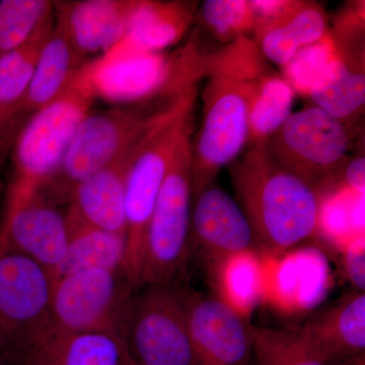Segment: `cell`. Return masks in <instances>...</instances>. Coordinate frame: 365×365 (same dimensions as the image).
Here are the masks:
<instances>
[{"label":"cell","instance_id":"obj_1","mask_svg":"<svg viewBox=\"0 0 365 365\" xmlns=\"http://www.w3.org/2000/svg\"><path fill=\"white\" fill-rule=\"evenodd\" d=\"M230 174L259 244L279 253L318 230L323 202L319 190L281 167L266 146L249 148Z\"/></svg>","mask_w":365,"mask_h":365},{"label":"cell","instance_id":"obj_2","mask_svg":"<svg viewBox=\"0 0 365 365\" xmlns=\"http://www.w3.org/2000/svg\"><path fill=\"white\" fill-rule=\"evenodd\" d=\"M197 88L177 95L90 112L72 137L63 160L42 189L57 202L68 203L79 182L103 169L139 137L195 105Z\"/></svg>","mask_w":365,"mask_h":365},{"label":"cell","instance_id":"obj_3","mask_svg":"<svg viewBox=\"0 0 365 365\" xmlns=\"http://www.w3.org/2000/svg\"><path fill=\"white\" fill-rule=\"evenodd\" d=\"M86 66L60 97L33 115L19 131L11 146L14 180L7 207L26 200L51 179L79 124L91 111L96 96Z\"/></svg>","mask_w":365,"mask_h":365},{"label":"cell","instance_id":"obj_4","mask_svg":"<svg viewBox=\"0 0 365 365\" xmlns=\"http://www.w3.org/2000/svg\"><path fill=\"white\" fill-rule=\"evenodd\" d=\"M188 290L170 285L134 287L120 309L115 335L129 364L191 365Z\"/></svg>","mask_w":365,"mask_h":365},{"label":"cell","instance_id":"obj_5","mask_svg":"<svg viewBox=\"0 0 365 365\" xmlns=\"http://www.w3.org/2000/svg\"><path fill=\"white\" fill-rule=\"evenodd\" d=\"M206 78L202 123L191 144L193 199L248 145L250 104L259 81L222 72Z\"/></svg>","mask_w":365,"mask_h":365},{"label":"cell","instance_id":"obj_6","mask_svg":"<svg viewBox=\"0 0 365 365\" xmlns=\"http://www.w3.org/2000/svg\"><path fill=\"white\" fill-rule=\"evenodd\" d=\"M191 133L184 137L170 163L146 235L139 285L178 287L186 272L191 248Z\"/></svg>","mask_w":365,"mask_h":365},{"label":"cell","instance_id":"obj_7","mask_svg":"<svg viewBox=\"0 0 365 365\" xmlns=\"http://www.w3.org/2000/svg\"><path fill=\"white\" fill-rule=\"evenodd\" d=\"M96 98L138 104L195 88L205 78L204 54L194 44L165 54L139 53L115 59L98 57L86 66Z\"/></svg>","mask_w":365,"mask_h":365},{"label":"cell","instance_id":"obj_8","mask_svg":"<svg viewBox=\"0 0 365 365\" xmlns=\"http://www.w3.org/2000/svg\"><path fill=\"white\" fill-rule=\"evenodd\" d=\"M194 106L158 127L134 160L125 188L126 253L123 271L138 287L146 235L163 180L182 139L194 129Z\"/></svg>","mask_w":365,"mask_h":365},{"label":"cell","instance_id":"obj_9","mask_svg":"<svg viewBox=\"0 0 365 365\" xmlns=\"http://www.w3.org/2000/svg\"><path fill=\"white\" fill-rule=\"evenodd\" d=\"M265 146L281 167L319 190L349 160L351 139L347 125L314 105L292 113Z\"/></svg>","mask_w":365,"mask_h":365},{"label":"cell","instance_id":"obj_10","mask_svg":"<svg viewBox=\"0 0 365 365\" xmlns=\"http://www.w3.org/2000/svg\"><path fill=\"white\" fill-rule=\"evenodd\" d=\"M123 271L91 269L53 283L50 325L69 333H114L120 309L134 289Z\"/></svg>","mask_w":365,"mask_h":365},{"label":"cell","instance_id":"obj_11","mask_svg":"<svg viewBox=\"0 0 365 365\" xmlns=\"http://www.w3.org/2000/svg\"><path fill=\"white\" fill-rule=\"evenodd\" d=\"M52 288L49 271L0 245V347L24 352L50 326Z\"/></svg>","mask_w":365,"mask_h":365},{"label":"cell","instance_id":"obj_12","mask_svg":"<svg viewBox=\"0 0 365 365\" xmlns=\"http://www.w3.org/2000/svg\"><path fill=\"white\" fill-rule=\"evenodd\" d=\"M259 244L239 202L217 187L209 186L194 198L190 248L196 249L213 272L228 261L247 255Z\"/></svg>","mask_w":365,"mask_h":365},{"label":"cell","instance_id":"obj_13","mask_svg":"<svg viewBox=\"0 0 365 365\" xmlns=\"http://www.w3.org/2000/svg\"><path fill=\"white\" fill-rule=\"evenodd\" d=\"M187 321L191 365H248L251 325L225 300L189 292Z\"/></svg>","mask_w":365,"mask_h":365},{"label":"cell","instance_id":"obj_14","mask_svg":"<svg viewBox=\"0 0 365 365\" xmlns=\"http://www.w3.org/2000/svg\"><path fill=\"white\" fill-rule=\"evenodd\" d=\"M43 189L6 208L0 245L37 262L50 274L63 260L68 244L66 213Z\"/></svg>","mask_w":365,"mask_h":365},{"label":"cell","instance_id":"obj_15","mask_svg":"<svg viewBox=\"0 0 365 365\" xmlns=\"http://www.w3.org/2000/svg\"><path fill=\"white\" fill-rule=\"evenodd\" d=\"M160 126L139 137L111 163L76 185L69 197L67 208L93 227L126 237L125 188L127 177L137 155Z\"/></svg>","mask_w":365,"mask_h":365},{"label":"cell","instance_id":"obj_16","mask_svg":"<svg viewBox=\"0 0 365 365\" xmlns=\"http://www.w3.org/2000/svg\"><path fill=\"white\" fill-rule=\"evenodd\" d=\"M139 0L54 2L55 20L86 58L102 56L123 39Z\"/></svg>","mask_w":365,"mask_h":365},{"label":"cell","instance_id":"obj_17","mask_svg":"<svg viewBox=\"0 0 365 365\" xmlns=\"http://www.w3.org/2000/svg\"><path fill=\"white\" fill-rule=\"evenodd\" d=\"M329 364L365 352V294L357 292L294 330Z\"/></svg>","mask_w":365,"mask_h":365},{"label":"cell","instance_id":"obj_18","mask_svg":"<svg viewBox=\"0 0 365 365\" xmlns=\"http://www.w3.org/2000/svg\"><path fill=\"white\" fill-rule=\"evenodd\" d=\"M197 2L139 0L123 39L104 59H115L139 53L163 52L176 45L188 31L196 13Z\"/></svg>","mask_w":365,"mask_h":365},{"label":"cell","instance_id":"obj_19","mask_svg":"<svg viewBox=\"0 0 365 365\" xmlns=\"http://www.w3.org/2000/svg\"><path fill=\"white\" fill-rule=\"evenodd\" d=\"M90 61L54 18L52 32L41 50L30 86L19 107L16 119L21 129L33 115L60 97Z\"/></svg>","mask_w":365,"mask_h":365},{"label":"cell","instance_id":"obj_20","mask_svg":"<svg viewBox=\"0 0 365 365\" xmlns=\"http://www.w3.org/2000/svg\"><path fill=\"white\" fill-rule=\"evenodd\" d=\"M24 353L26 365H123L129 362L115 334L63 332L51 325Z\"/></svg>","mask_w":365,"mask_h":365},{"label":"cell","instance_id":"obj_21","mask_svg":"<svg viewBox=\"0 0 365 365\" xmlns=\"http://www.w3.org/2000/svg\"><path fill=\"white\" fill-rule=\"evenodd\" d=\"M54 11L25 44L0 56V146L11 150L21 130L16 115L25 97L43 46L54 26Z\"/></svg>","mask_w":365,"mask_h":365},{"label":"cell","instance_id":"obj_22","mask_svg":"<svg viewBox=\"0 0 365 365\" xmlns=\"http://www.w3.org/2000/svg\"><path fill=\"white\" fill-rule=\"evenodd\" d=\"M328 16L321 4L299 1L282 18L254 31L256 45L267 61L281 68L307 46L329 32Z\"/></svg>","mask_w":365,"mask_h":365},{"label":"cell","instance_id":"obj_23","mask_svg":"<svg viewBox=\"0 0 365 365\" xmlns=\"http://www.w3.org/2000/svg\"><path fill=\"white\" fill-rule=\"evenodd\" d=\"M66 217L68 244L63 260L51 273L53 283L64 276L91 269L123 271L126 253L124 235L93 227L68 208Z\"/></svg>","mask_w":365,"mask_h":365},{"label":"cell","instance_id":"obj_24","mask_svg":"<svg viewBox=\"0 0 365 365\" xmlns=\"http://www.w3.org/2000/svg\"><path fill=\"white\" fill-rule=\"evenodd\" d=\"M364 56L340 52L309 93L314 106L346 125L352 123L364 109Z\"/></svg>","mask_w":365,"mask_h":365},{"label":"cell","instance_id":"obj_25","mask_svg":"<svg viewBox=\"0 0 365 365\" xmlns=\"http://www.w3.org/2000/svg\"><path fill=\"white\" fill-rule=\"evenodd\" d=\"M295 93L274 71L259 79L249 114V148L265 146L292 114Z\"/></svg>","mask_w":365,"mask_h":365},{"label":"cell","instance_id":"obj_26","mask_svg":"<svg viewBox=\"0 0 365 365\" xmlns=\"http://www.w3.org/2000/svg\"><path fill=\"white\" fill-rule=\"evenodd\" d=\"M257 365H333L319 359L294 330L251 325Z\"/></svg>","mask_w":365,"mask_h":365},{"label":"cell","instance_id":"obj_27","mask_svg":"<svg viewBox=\"0 0 365 365\" xmlns=\"http://www.w3.org/2000/svg\"><path fill=\"white\" fill-rule=\"evenodd\" d=\"M53 11L54 1L48 0H1L0 56L25 44Z\"/></svg>","mask_w":365,"mask_h":365},{"label":"cell","instance_id":"obj_28","mask_svg":"<svg viewBox=\"0 0 365 365\" xmlns=\"http://www.w3.org/2000/svg\"><path fill=\"white\" fill-rule=\"evenodd\" d=\"M340 51L332 33H328L314 44L300 50L282 67V76L295 93L309 97L314 83L325 73Z\"/></svg>","mask_w":365,"mask_h":365},{"label":"cell","instance_id":"obj_29","mask_svg":"<svg viewBox=\"0 0 365 365\" xmlns=\"http://www.w3.org/2000/svg\"><path fill=\"white\" fill-rule=\"evenodd\" d=\"M201 18L216 39L227 44L254 32L250 0H207L201 6Z\"/></svg>","mask_w":365,"mask_h":365},{"label":"cell","instance_id":"obj_30","mask_svg":"<svg viewBox=\"0 0 365 365\" xmlns=\"http://www.w3.org/2000/svg\"><path fill=\"white\" fill-rule=\"evenodd\" d=\"M345 269L348 278L359 292L365 289V250L364 237H359L346 250Z\"/></svg>","mask_w":365,"mask_h":365},{"label":"cell","instance_id":"obj_31","mask_svg":"<svg viewBox=\"0 0 365 365\" xmlns=\"http://www.w3.org/2000/svg\"><path fill=\"white\" fill-rule=\"evenodd\" d=\"M343 172V186L344 188L364 195L365 187V158L364 155L348 160Z\"/></svg>","mask_w":365,"mask_h":365},{"label":"cell","instance_id":"obj_32","mask_svg":"<svg viewBox=\"0 0 365 365\" xmlns=\"http://www.w3.org/2000/svg\"><path fill=\"white\" fill-rule=\"evenodd\" d=\"M333 365H365V352L360 353L356 356H353L351 359L344 360V361L338 362Z\"/></svg>","mask_w":365,"mask_h":365},{"label":"cell","instance_id":"obj_33","mask_svg":"<svg viewBox=\"0 0 365 365\" xmlns=\"http://www.w3.org/2000/svg\"><path fill=\"white\" fill-rule=\"evenodd\" d=\"M7 151L0 146V160H4L6 157Z\"/></svg>","mask_w":365,"mask_h":365},{"label":"cell","instance_id":"obj_34","mask_svg":"<svg viewBox=\"0 0 365 365\" xmlns=\"http://www.w3.org/2000/svg\"><path fill=\"white\" fill-rule=\"evenodd\" d=\"M123 365H133V364H129V362H126V364H124Z\"/></svg>","mask_w":365,"mask_h":365},{"label":"cell","instance_id":"obj_35","mask_svg":"<svg viewBox=\"0 0 365 365\" xmlns=\"http://www.w3.org/2000/svg\"><path fill=\"white\" fill-rule=\"evenodd\" d=\"M2 162H4V160H0V165H1Z\"/></svg>","mask_w":365,"mask_h":365}]
</instances>
